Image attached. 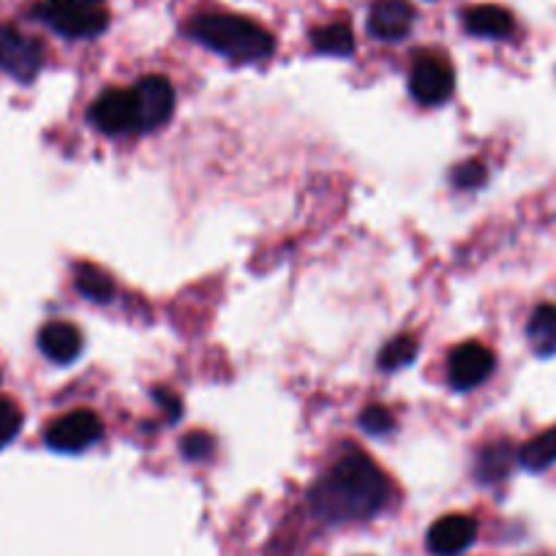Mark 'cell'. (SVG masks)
Returning <instances> with one entry per match:
<instances>
[{
	"instance_id": "6da1fadb",
	"label": "cell",
	"mask_w": 556,
	"mask_h": 556,
	"mask_svg": "<svg viewBox=\"0 0 556 556\" xmlns=\"http://www.w3.org/2000/svg\"><path fill=\"white\" fill-rule=\"evenodd\" d=\"M384 502L388 478L366 453L355 447L344 453L312 489L314 516L328 523L366 521L382 510Z\"/></svg>"
},
{
	"instance_id": "7a4b0ae2",
	"label": "cell",
	"mask_w": 556,
	"mask_h": 556,
	"mask_svg": "<svg viewBox=\"0 0 556 556\" xmlns=\"http://www.w3.org/2000/svg\"><path fill=\"white\" fill-rule=\"evenodd\" d=\"M189 34L207 50L235 63L262 61L276 47L273 36L262 25L238 14H200L189 23Z\"/></svg>"
},
{
	"instance_id": "3957f363",
	"label": "cell",
	"mask_w": 556,
	"mask_h": 556,
	"mask_svg": "<svg viewBox=\"0 0 556 556\" xmlns=\"http://www.w3.org/2000/svg\"><path fill=\"white\" fill-rule=\"evenodd\" d=\"M41 20L68 39H90L110 25L104 0H47Z\"/></svg>"
},
{
	"instance_id": "277c9868",
	"label": "cell",
	"mask_w": 556,
	"mask_h": 556,
	"mask_svg": "<svg viewBox=\"0 0 556 556\" xmlns=\"http://www.w3.org/2000/svg\"><path fill=\"white\" fill-rule=\"evenodd\" d=\"M134 106H137V131H153L164 126L175 112V88L169 79L151 74L142 77L131 88Z\"/></svg>"
},
{
	"instance_id": "5b68a950",
	"label": "cell",
	"mask_w": 556,
	"mask_h": 556,
	"mask_svg": "<svg viewBox=\"0 0 556 556\" xmlns=\"http://www.w3.org/2000/svg\"><path fill=\"white\" fill-rule=\"evenodd\" d=\"M104 426L99 415L90 409H74L68 415L58 417L47 429V445L58 453H83L101 440Z\"/></svg>"
},
{
	"instance_id": "8992f818",
	"label": "cell",
	"mask_w": 556,
	"mask_h": 556,
	"mask_svg": "<svg viewBox=\"0 0 556 556\" xmlns=\"http://www.w3.org/2000/svg\"><path fill=\"white\" fill-rule=\"evenodd\" d=\"M0 68L20 83H30L41 68V45L12 25H0Z\"/></svg>"
},
{
	"instance_id": "52a82bcc",
	"label": "cell",
	"mask_w": 556,
	"mask_h": 556,
	"mask_svg": "<svg viewBox=\"0 0 556 556\" xmlns=\"http://www.w3.org/2000/svg\"><path fill=\"white\" fill-rule=\"evenodd\" d=\"M453 88H456V77H453L451 63L442 58L424 55L412 66L409 90L420 104H442L451 99Z\"/></svg>"
},
{
	"instance_id": "ba28073f",
	"label": "cell",
	"mask_w": 556,
	"mask_h": 556,
	"mask_svg": "<svg viewBox=\"0 0 556 556\" xmlns=\"http://www.w3.org/2000/svg\"><path fill=\"white\" fill-rule=\"evenodd\" d=\"M494 371V352L478 341H467L458 346L447 361V379L456 390H472L491 377Z\"/></svg>"
},
{
	"instance_id": "9c48e42d",
	"label": "cell",
	"mask_w": 556,
	"mask_h": 556,
	"mask_svg": "<svg viewBox=\"0 0 556 556\" xmlns=\"http://www.w3.org/2000/svg\"><path fill=\"white\" fill-rule=\"evenodd\" d=\"M90 123L104 134L137 131V106L131 90H106L90 106Z\"/></svg>"
},
{
	"instance_id": "30bf717a",
	"label": "cell",
	"mask_w": 556,
	"mask_h": 556,
	"mask_svg": "<svg viewBox=\"0 0 556 556\" xmlns=\"http://www.w3.org/2000/svg\"><path fill=\"white\" fill-rule=\"evenodd\" d=\"M478 538V523L469 516H442L429 529V551L434 556H456L467 551Z\"/></svg>"
},
{
	"instance_id": "8fae6325",
	"label": "cell",
	"mask_w": 556,
	"mask_h": 556,
	"mask_svg": "<svg viewBox=\"0 0 556 556\" xmlns=\"http://www.w3.org/2000/svg\"><path fill=\"white\" fill-rule=\"evenodd\" d=\"M415 25V12L406 0H377L368 14V28L377 39L399 41Z\"/></svg>"
},
{
	"instance_id": "7c38bea8",
	"label": "cell",
	"mask_w": 556,
	"mask_h": 556,
	"mask_svg": "<svg viewBox=\"0 0 556 556\" xmlns=\"http://www.w3.org/2000/svg\"><path fill=\"white\" fill-rule=\"evenodd\" d=\"M39 346L50 361L66 366V363L77 361L83 352V336L72 323H50L41 328Z\"/></svg>"
},
{
	"instance_id": "4fadbf2b",
	"label": "cell",
	"mask_w": 556,
	"mask_h": 556,
	"mask_svg": "<svg viewBox=\"0 0 556 556\" xmlns=\"http://www.w3.org/2000/svg\"><path fill=\"white\" fill-rule=\"evenodd\" d=\"M464 25L483 39H505L513 34V14L502 7H475L464 14Z\"/></svg>"
},
{
	"instance_id": "5bb4252c",
	"label": "cell",
	"mask_w": 556,
	"mask_h": 556,
	"mask_svg": "<svg viewBox=\"0 0 556 556\" xmlns=\"http://www.w3.org/2000/svg\"><path fill=\"white\" fill-rule=\"evenodd\" d=\"M527 339L540 357L556 355V306L543 303L532 312L527 325Z\"/></svg>"
},
{
	"instance_id": "9a60e30c",
	"label": "cell",
	"mask_w": 556,
	"mask_h": 556,
	"mask_svg": "<svg viewBox=\"0 0 556 556\" xmlns=\"http://www.w3.org/2000/svg\"><path fill=\"white\" fill-rule=\"evenodd\" d=\"M516 458V447L510 442H494V445L483 447L478 456V478L483 483H494V480L507 478Z\"/></svg>"
},
{
	"instance_id": "2e32d148",
	"label": "cell",
	"mask_w": 556,
	"mask_h": 556,
	"mask_svg": "<svg viewBox=\"0 0 556 556\" xmlns=\"http://www.w3.org/2000/svg\"><path fill=\"white\" fill-rule=\"evenodd\" d=\"M74 285H77V290L93 303H110L112 295H115L112 278L106 276L101 267L88 265V262H85V265H77V270H74Z\"/></svg>"
},
{
	"instance_id": "e0dca14e",
	"label": "cell",
	"mask_w": 556,
	"mask_h": 556,
	"mask_svg": "<svg viewBox=\"0 0 556 556\" xmlns=\"http://www.w3.org/2000/svg\"><path fill=\"white\" fill-rule=\"evenodd\" d=\"M518 462H521V467L532 469V472H540V469H548L551 464H556V429H548L534 437V440H529L518 451Z\"/></svg>"
},
{
	"instance_id": "ac0fdd59",
	"label": "cell",
	"mask_w": 556,
	"mask_h": 556,
	"mask_svg": "<svg viewBox=\"0 0 556 556\" xmlns=\"http://www.w3.org/2000/svg\"><path fill=\"white\" fill-rule=\"evenodd\" d=\"M312 41L319 52H325V55L344 58V55H352V50H355V36H352L350 25L344 23L328 25V28H317L312 34Z\"/></svg>"
},
{
	"instance_id": "d6986e66",
	"label": "cell",
	"mask_w": 556,
	"mask_h": 556,
	"mask_svg": "<svg viewBox=\"0 0 556 556\" xmlns=\"http://www.w3.org/2000/svg\"><path fill=\"white\" fill-rule=\"evenodd\" d=\"M417 350H420V344H417L415 336H395V339L388 341V344L382 346V352H379V368H382V371H399V368L409 366V363L415 361Z\"/></svg>"
},
{
	"instance_id": "ffe728a7",
	"label": "cell",
	"mask_w": 556,
	"mask_h": 556,
	"mask_svg": "<svg viewBox=\"0 0 556 556\" xmlns=\"http://www.w3.org/2000/svg\"><path fill=\"white\" fill-rule=\"evenodd\" d=\"M357 424H361V429L368 431V434L382 437V434H390V431L395 429V417H393V412L388 409V406L371 404V406H366V409L361 412Z\"/></svg>"
},
{
	"instance_id": "44dd1931",
	"label": "cell",
	"mask_w": 556,
	"mask_h": 556,
	"mask_svg": "<svg viewBox=\"0 0 556 556\" xmlns=\"http://www.w3.org/2000/svg\"><path fill=\"white\" fill-rule=\"evenodd\" d=\"M20 429H23V412H20V406L9 399H0V447L14 442Z\"/></svg>"
},
{
	"instance_id": "7402d4cb",
	"label": "cell",
	"mask_w": 556,
	"mask_h": 556,
	"mask_svg": "<svg viewBox=\"0 0 556 556\" xmlns=\"http://www.w3.org/2000/svg\"><path fill=\"white\" fill-rule=\"evenodd\" d=\"M453 184L458 189H478V186L485 184V167L480 162L458 164L456 173H453Z\"/></svg>"
},
{
	"instance_id": "603a6c76",
	"label": "cell",
	"mask_w": 556,
	"mask_h": 556,
	"mask_svg": "<svg viewBox=\"0 0 556 556\" xmlns=\"http://www.w3.org/2000/svg\"><path fill=\"white\" fill-rule=\"evenodd\" d=\"M180 451H184V456L191 458V462H202V458H207L213 453V437L194 431V434H189L180 442Z\"/></svg>"
},
{
	"instance_id": "cb8c5ba5",
	"label": "cell",
	"mask_w": 556,
	"mask_h": 556,
	"mask_svg": "<svg viewBox=\"0 0 556 556\" xmlns=\"http://www.w3.org/2000/svg\"><path fill=\"white\" fill-rule=\"evenodd\" d=\"M156 399L162 401V406L164 409L169 412V417H180V401H178V395L175 393H167V390H156Z\"/></svg>"
}]
</instances>
